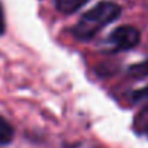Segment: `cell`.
Masks as SVG:
<instances>
[{
    "mask_svg": "<svg viewBox=\"0 0 148 148\" xmlns=\"http://www.w3.org/2000/svg\"><path fill=\"white\" fill-rule=\"evenodd\" d=\"M5 32V18H3V9L0 6V35Z\"/></svg>",
    "mask_w": 148,
    "mask_h": 148,
    "instance_id": "8",
    "label": "cell"
},
{
    "mask_svg": "<svg viewBox=\"0 0 148 148\" xmlns=\"http://www.w3.org/2000/svg\"><path fill=\"white\" fill-rule=\"evenodd\" d=\"M129 74L134 77H144L148 74V61H144V62H139V64H135L129 68Z\"/></svg>",
    "mask_w": 148,
    "mask_h": 148,
    "instance_id": "5",
    "label": "cell"
},
{
    "mask_svg": "<svg viewBox=\"0 0 148 148\" xmlns=\"http://www.w3.org/2000/svg\"><path fill=\"white\" fill-rule=\"evenodd\" d=\"M121 15V8L113 2H102L86 12L73 28V35L79 39L93 38L103 26L109 25Z\"/></svg>",
    "mask_w": 148,
    "mask_h": 148,
    "instance_id": "1",
    "label": "cell"
},
{
    "mask_svg": "<svg viewBox=\"0 0 148 148\" xmlns=\"http://www.w3.org/2000/svg\"><path fill=\"white\" fill-rule=\"evenodd\" d=\"M89 0H55V6L62 13H74Z\"/></svg>",
    "mask_w": 148,
    "mask_h": 148,
    "instance_id": "3",
    "label": "cell"
},
{
    "mask_svg": "<svg viewBox=\"0 0 148 148\" xmlns=\"http://www.w3.org/2000/svg\"><path fill=\"white\" fill-rule=\"evenodd\" d=\"M144 128H145V131H147V134H148V119H147V122L144 123Z\"/></svg>",
    "mask_w": 148,
    "mask_h": 148,
    "instance_id": "9",
    "label": "cell"
},
{
    "mask_svg": "<svg viewBox=\"0 0 148 148\" xmlns=\"http://www.w3.org/2000/svg\"><path fill=\"white\" fill-rule=\"evenodd\" d=\"M70 148H97L92 144H87V142H77V144H74V145H70Z\"/></svg>",
    "mask_w": 148,
    "mask_h": 148,
    "instance_id": "7",
    "label": "cell"
},
{
    "mask_svg": "<svg viewBox=\"0 0 148 148\" xmlns=\"http://www.w3.org/2000/svg\"><path fill=\"white\" fill-rule=\"evenodd\" d=\"M134 100H135V102H138V103H141V102L148 103V86H147V87H144V89L136 90V92L134 93Z\"/></svg>",
    "mask_w": 148,
    "mask_h": 148,
    "instance_id": "6",
    "label": "cell"
},
{
    "mask_svg": "<svg viewBox=\"0 0 148 148\" xmlns=\"http://www.w3.org/2000/svg\"><path fill=\"white\" fill-rule=\"evenodd\" d=\"M139 38V31L134 26H119L109 36L115 49H131L135 45H138Z\"/></svg>",
    "mask_w": 148,
    "mask_h": 148,
    "instance_id": "2",
    "label": "cell"
},
{
    "mask_svg": "<svg viewBox=\"0 0 148 148\" xmlns=\"http://www.w3.org/2000/svg\"><path fill=\"white\" fill-rule=\"evenodd\" d=\"M15 135V131L12 128V125L0 116V145H8L9 142H12Z\"/></svg>",
    "mask_w": 148,
    "mask_h": 148,
    "instance_id": "4",
    "label": "cell"
}]
</instances>
